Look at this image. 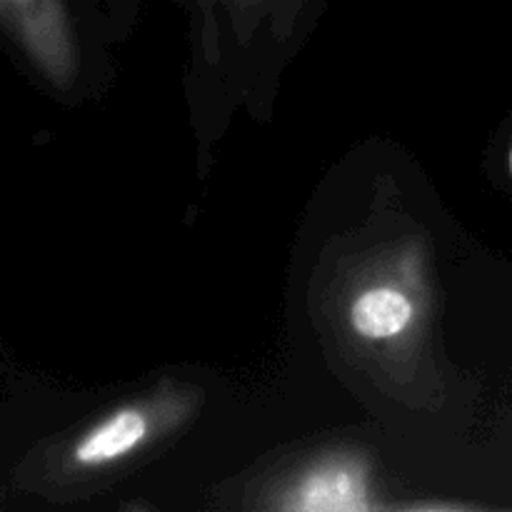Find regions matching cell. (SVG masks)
I'll return each mask as SVG.
<instances>
[{"label": "cell", "instance_id": "1", "mask_svg": "<svg viewBox=\"0 0 512 512\" xmlns=\"http://www.w3.org/2000/svg\"><path fill=\"white\" fill-rule=\"evenodd\" d=\"M0 20L35 63L58 78L68 65V33L60 0H0Z\"/></svg>", "mask_w": 512, "mask_h": 512}, {"label": "cell", "instance_id": "2", "mask_svg": "<svg viewBox=\"0 0 512 512\" xmlns=\"http://www.w3.org/2000/svg\"><path fill=\"white\" fill-rule=\"evenodd\" d=\"M148 435V420L138 410H120L90 430L75 448L80 465H105L138 448Z\"/></svg>", "mask_w": 512, "mask_h": 512}, {"label": "cell", "instance_id": "3", "mask_svg": "<svg viewBox=\"0 0 512 512\" xmlns=\"http://www.w3.org/2000/svg\"><path fill=\"white\" fill-rule=\"evenodd\" d=\"M353 328L368 340L395 338L413 320V303L403 293L390 288H375L360 295L350 310Z\"/></svg>", "mask_w": 512, "mask_h": 512}, {"label": "cell", "instance_id": "4", "mask_svg": "<svg viewBox=\"0 0 512 512\" xmlns=\"http://www.w3.org/2000/svg\"><path fill=\"white\" fill-rule=\"evenodd\" d=\"M303 508H365L363 488L348 470L320 473L303 488Z\"/></svg>", "mask_w": 512, "mask_h": 512}]
</instances>
